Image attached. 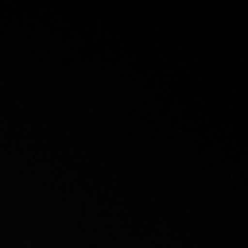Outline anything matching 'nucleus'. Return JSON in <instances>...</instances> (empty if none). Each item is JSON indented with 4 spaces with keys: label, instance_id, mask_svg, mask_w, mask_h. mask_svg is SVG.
Wrapping results in <instances>:
<instances>
[]
</instances>
